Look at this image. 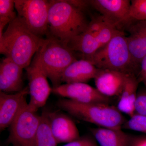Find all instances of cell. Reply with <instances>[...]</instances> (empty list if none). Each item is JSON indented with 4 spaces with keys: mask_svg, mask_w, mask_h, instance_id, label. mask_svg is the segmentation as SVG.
<instances>
[{
    "mask_svg": "<svg viewBox=\"0 0 146 146\" xmlns=\"http://www.w3.org/2000/svg\"><path fill=\"white\" fill-rule=\"evenodd\" d=\"M124 32L120 31L106 20V22L102 27L98 35V39L100 46V48L107 44L117 35Z\"/></svg>",
    "mask_w": 146,
    "mask_h": 146,
    "instance_id": "21",
    "label": "cell"
},
{
    "mask_svg": "<svg viewBox=\"0 0 146 146\" xmlns=\"http://www.w3.org/2000/svg\"><path fill=\"white\" fill-rule=\"evenodd\" d=\"M98 69L86 59L76 60L65 69L61 77L62 82L86 83L96 75Z\"/></svg>",
    "mask_w": 146,
    "mask_h": 146,
    "instance_id": "16",
    "label": "cell"
},
{
    "mask_svg": "<svg viewBox=\"0 0 146 146\" xmlns=\"http://www.w3.org/2000/svg\"><path fill=\"white\" fill-rule=\"evenodd\" d=\"M39 50L35 54L30 65L26 68L30 98L29 105L36 111L45 105L52 93V88L50 87L48 77L41 65Z\"/></svg>",
    "mask_w": 146,
    "mask_h": 146,
    "instance_id": "8",
    "label": "cell"
},
{
    "mask_svg": "<svg viewBox=\"0 0 146 146\" xmlns=\"http://www.w3.org/2000/svg\"><path fill=\"white\" fill-rule=\"evenodd\" d=\"M129 16L133 22L146 21V0L131 1Z\"/></svg>",
    "mask_w": 146,
    "mask_h": 146,
    "instance_id": "23",
    "label": "cell"
},
{
    "mask_svg": "<svg viewBox=\"0 0 146 146\" xmlns=\"http://www.w3.org/2000/svg\"><path fill=\"white\" fill-rule=\"evenodd\" d=\"M48 115L51 129L58 144L68 143L80 137L75 123L68 115L48 111Z\"/></svg>",
    "mask_w": 146,
    "mask_h": 146,
    "instance_id": "12",
    "label": "cell"
},
{
    "mask_svg": "<svg viewBox=\"0 0 146 146\" xmlns=\"http://www.w3.org/2000/svg\"><path fill=\"white\" fill-rule=\"evenodd\" d=\"M39 51L42 68L53 87L60 85L63 72L77 60L73 51L57 39L48 36Z\"/></svg>",
    "mask_w": 146,
    "mask_h": 146,
    "instance_id": "5",
    "label": "cell"
},
{
    "mask_svg": "<svg viewBox=\"0 0 146 146\" xmlns=\"http://www.w3.org/2000/svg\"><path fill=\"white\" fill-rule=\"evenodd\" d=\"M63 146H98L96 142L89 136L80 137Z\"/></svg>",
    "mask_w": 146,
    "mask_h": 146,
    "instance_id": "25",
    "label": "cell"
},
{
    "mask_svg": "<svg viewBox=\"0 0 146 146\" xmlns=\"http://www.w3.org/2000/svg\"><path fill=\"white\" fill-rule=\"evenodd\" d=\"M57 144L50 126L48 111H43L35 137V146H57Z\"/></svg>",
    "mask_w": 146,
    "mask_h": 146,
    "instance_id": "19",
    "label": "cell"
},
{
    "mask_svg": "<svg viewBox=\"0 0 146 146\" xmlns=\"http://www.w3.org/2000/svg\"><path fill=\"white\" fill-rule=\"evenodd\" d=\"M57 105L74 117L98 127L121 129L126 121L117 107L106 103H82L61 99L58 101Z\"/></svg>",
    "mask_w": 146,
    "mask_h": 146,
    "instance_id": "3",
    "label": "cell"
},
{
    "mask_svg": "<svg viewBox=\"0 0 146 146\" xmlns=\"http://www.w3.org/2000/svg\"><path fill=\"white\" fill-rule=\"evenodd\" d=\"M127 74L108 69H98L95 80L96 89L105 96H119Z\"/></svg>",
    "mask_w": 146,
    "mask_h": 146,
    "instance_id": "14",
    "label": "cell"
},
{
    "mask_svg": "<svg viewBox=\"0 0 146 146\" xmlns=\"http://www.w3.org/2000/svg\"><path fill=\"white\" fill-rule=\"evenodd\" d=\"M135 111L136 113L146 116V87L138 91Z\"/></svg>",
    "mask_w": 146,
    "mask_h": 146,
    "instance_id": "24",
    "label": "cell"
},
{
    "mask_svg": "<svg viewBox=\"0 0 146 146\" xmlns=\"http://www.w3.org/2000/svg\"><path fill=\"white\" fill-rule=\"evenodd\" d=\"M28 86L13 94L0 92V130L1 132L10 127L21 110L27 104Z\"/></svg>",
    "mask_w": 146,
    "mask_h": 146,
    "instance_id": "11",
    "label": "cell"
},
{
    "mask_svg": "<svg viewBox=\"0 0 146 146\" xmlns=\"http://www.w3.org/2000/svg\"><path fill=\"white\" fill-rule=\"evenodd\" d=\"M132 146H146V138H139L133 142Z\"/></svg>",
    "mask_w": 146,
    "mask_h": 146,
    "instance_id": "27",
    "label": "cell"
},
{
    "mask_svg": "<svg viewBox=\"0 0 146 146\" xmlns=\"http://www.w3.org/2000/svg\"><path fill=\"white\" fill-rule=\"evenodd\" d=\"M122 128L146 134V116L135 113L129 119L125 121Z\"/></svg>",
    "mask_w": 146,
    "mask_h": 146,
    "instance_id": "22",
    "label": "cell"
},
{
    "mask_svg": "<svg viewBox=\"0 0 146 146\" xmlns=\"http://www.w3.org/2000/svg\"><path fill=\"white\" fill-rule=\"evenodd\" d=\"M48 34L68 46L71 41L82 33L88 22L83 11L72 4L70 1H50Z\"/></svg>",
    "mask_w": 146,
    "mask_h": 146,
    "instance_id": "2",
    "label": "cell"
},
{
    "mask_svg": "<svg viewBox=\"0 0 146 146\" xmlns=\"http://www.w3.org/2000/svg\"><path fill=\"white\" fill-rule=\"evenodd\" d=\"M91 132L100 146H129V138L122 129L98 127L91 129Z\"/></svg>",
    "mask_w": 146,
    "mask_h": 146,
    "instance_id": "18",
    "label": "cell"
},
{
    "mask_svg": "<svg viewBox=\"0 0 146 146\" xmlns=\"http://www.w3.org/2000/svg\"><path fill=\"white\" fill-rule=\"evenodd\" d=\"M52 93L74 101L82 103H108L109 98L102 95L86 83H65L52 88Z\"/></svg>",
    "mask_w": 146,
    "mask_h": 146,
    "instance_id": "10",
    "label": "cell"
},
{
    "mask_svg": "<svg viewBox=\"0 0 146 146\" xmlns=\"http://www.w3.org/2000/svg\"><path fill=\"white\" fill-rule=\"evenodd\" d=\"M83 59L90 61L97 68L135 75L138 66L133 62L124 33L117 35L94 54Z\"/></svg>",
    "mask_w": 146,
    "mask_h": 146,
    "instance_id": "4",
    "label": "cell"
},
{
    "mask_svg": "<svg viewBox=\"0 0 146 146\" xmlns=\"http://www.w3.org/2000/svg\"><path fill=\"white\" fill-rule=\"evenodd\" d=\"M13 146H20L17 145H13Z\"/></svg>",
    "mask_w": 146,
    "mask_h": 146,
    "instance_id": "28",
    "label": "cell"
},
{
    "mask_svg": "<svg viewBox=\"0 0 146 146\" xmlns=\"http://www.w3.org/2000/svg\"><path fill=\"white\" fill-rule=\"evenodd\" d=\"M41 115L27 104L10 126L7 143L20 146H35V137Z\"/></svg>",
    "mask_w": 146,
    "mask_h": 146,
    "instance_id": "7",
    "label": "cell"
},
{
    "mask_svg": "<svg viewBox=\"0 0 146 146\" xmlns=\"http://www.w3.org/2000/svg\"><path fill=\"white\" fill-rule=\"evenodd\" d=\"M90 6L118 29L127 28L133 22L129 16L131 1L128 0H90Z\"/></svg>",
    "mask_w": 146,
    "mask_h": 146,
    "instance_id": "9",
    "label": "cell"
},
{
    "mask_svg": "<svg viewBox=\"0 0 146 146\" xmlns=\"http://www.w3.org/2000/svg\"><path fill=\"white\" fill-rule=\"evenodd\" d=\"M139 76L140 80L145 84L146 87V56L140 63Z\"/></svg>",
    "mask_w": 146,
    "mask_h": 146,
    "instance_id": "26",
    "label": "cell"
},
{
    "mask_svg": "<svg viewBox=\"0 0 146 146\" xmlns=\"http://www.w3.org/2000/svg\"><path fill=\"white\" fill-rule=\"evenodd\" d=\"M127 28L129 33L126 36L129 49L133 62L139 67L146 56V21H134Z\"/></svg>",
    "mask_w": 146,
    "mask_h": 146,
    "instance_id": "15",
    "label": "cell"
},
{
    "mask_svg": "<svg viewBox=\"0 0 146 146\" xmlns=\"http://www.w3.org/2000/svg\"><path fill=\"white\" fill-rule=\"evenodd\" d=\"M23 68L8 58H4L0 64V91L13 94L23 90L24 83Z\"/></svg>",
    "mask_w": 146,
    "mask_h": 146,
    "instance_id": "13",
    "label": "cell"
},
{
    "mask_svg": "<svg viewBox=\"0 0 146 146\" xmlns=\"http://www.w3.org/2000/svg\"><path fill=\"white\" fill-rule=\"evenodd\" d=\"M14 2L18 16L28 28L40 37L48 36L50 1L15 0Z\"/></svg>",
    "mask_w": 146,
    "mask_h": 146,
    "instance_id": "6",
    "label": "cell"
},
{
    "mask_svg": "<svg viewBox=\"0 0 146 146\" xmlns=\"http://www.w3.org/2000/svg\"><path fill=\"white\" fill-rule=\"evenodd\" d=\"M138 80L135 75L127 74L122 91L119 96L117 108L122 113L129 117L135 113V104L137 98Z\"/></svg>",
    "mask_w": 146,
    "mask_h": 146,
    "instance_id": "17",
    "label": "cell"
},
{
    "mask_svg": "<svg viewBox=\"0 0 146 146\" xmlns=\"http://www.w3.org/2000/svg\"><path fill=\"white\" fill-rule=\"evenodd\" d=\"M46 39L32 32L17 16L8 24L0 38V53L21 68L28 67L33 56L42 47Z\"/></svg>",
    "mask_w": 146,
    "mask_h": 146,
    "instance_id": "1",
    "label": "cell"
},
{
    "mask_svg": "<svg viewBox=\"0 0 146 146\" xmlns=\"http://www.w3.org/2000/svg\"><path fill=\"white\" fill-rule=\"evenodd\" d=\"M14 8V1L0 0V37L3 36L5 27L18 16Z\"/></svg>",
    "mask_w": 146,
    "mask_h": 146,
    "instance_id": "20",
    "label": "cell"
}]
</instances>
